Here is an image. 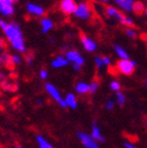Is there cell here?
<instances>
[{"instance_id":"obj_27","label":"cell","mask_w":147,"mask_h":148,"mask_svg":"<svg viewBox=\"0 0 147 148\" xmlns=\"http://www.w3.org/2000/svg\"><path fill=\"white\" fill-rule=\"evenodd\" d=\"M47 76H48L47 70L42 69V70H40V71H39V77H40L41 79H46V78H47Z\"/></svg>"},{"instance_id":"obj_9","label":"cell","mask_w":147,"mask_h":148,"mask_svg":"<svg viewBox=\"0 0 147 148\" xmlns=\"http://www.w3.org/2000/svg\"><path fill=\"white\" fill-rule=\"evenodd\" d=\"M26 9L29 14L34 16H43L44 14H45V10H44L43 7L38 4H34V3H28L26 5Z\"/></svg>"},{"instance_id":"obj_20","label":"cell","mask_w":147,"mask_h":148,"mask_svg":"<svg viewBox=\"0 0 147 148\" xmlns=\"http://www.w3.org/2000/svg\"><path fill=\"white\" fill-rule=\"evenodd\" d=\"M116 100H117V103L120 106H124V103H126V96H124V92H122L120 90L116 92Z\"/></svg>"},{"instance_id":"obj_35","label":"cell","mask_w":147,"mask_h":148,"mask_svg":"<svg viewBox=\"0 0 147 148\" xmlns=\"http://www.w3.org/2000/svg\"><path fill=\"white\" fill-rule=\"evenodd\" d=\"M144 12H145V14H146V16H147V7L144 9Z\"/></svg>"},{"instance_id":"obj_25","label":"cell","mask_w":147,"mask_h":148,"mask_svg":"<svg viewBox=\"0 0 147 148\" xmlns=\"http://www.w3.org/2000/svg\"><path fill=\"white\" fill-rule=\"evenodd\" d=\"M98 88H99V82H98V81H93V82L90 84V92H91V94H94V92H97Z\"/></svg>"},{"instance_id":"obj_1","label":"cell","mask_w":147,"mask_h":148,"mask_svg":"<svg viewBox=\"0 0 147 148\" xmlns=\"http://www.w3.org/2000/svg\"><path fill=\"white\" fill-rule=\"evenodd\" d=\"M1 29L3 30L5 37L10 43L12 49H16V51H20V53H25V39H24V35L20 25L14 23V22H12V23L6 22V24Z\"/></svg>"},{"instance_id":"obj_14","label":"cell","mask_w":147,"mask_h":148,"mask_svg":"<svg viewBox=\"0 0 147 148\" xmlns=\"http://www.w3.org/2000/svg\"><path fill=\"white\" fill-rule=\"evenodd\" d=\"M68 64H69L68 60L65 57H63V56H58L57 58H55V60L52 62V66H53V68H56V69L65 67Z\"/></svg>"},{"instance_id":"obj_7","label":"cell","mask_w":147,"mask_h":148,"mask_svg":"<svg viewBox=\"0 0 147 148\" xmlns=\"http://www.w3.org/2000/svg\"><path fill=\"white\" fill-rule=\"evenodd\" d=\"M65 58L68 60V62H71L72 64L79 65V66H82L84 64V59L81 57V55L78 53L77 51H69L66 53Z\"/></svg>"},{"instance_id":"obj_38","label":"cell","mask_w":147,"mask_h":148,"mask_svg":"<svg viewBox=\"0 0 147 148\" xmlns=\"http://www.w3.org/2000/svg\"><path fill=\"white\" fill-rule=\"evenodd\" d=\"M102 2H107V1H108V0H101Z\"/></svg>"},{"instance_id":"obj_22","label":"cell","mask_w":147,"mask_h":148,"mask_svg":"<svg viewBox=\"0 0 147 148\" xmlns=\"http://www.w3.org/2000/svg\"><path fill=\"white\" fill-rule=\"evenodd\" d=\"M110 88L112 90H114V92H118V90H120V88H122V86H120V83L117 80H113V81H111V83H110Z\"/></svg>"},{"instance_id":"obj_36","label":"cell","mask_w":147,"mask_h":148,"mask_svg":"<svg viewBox=\"0 0 147 148\" xmlns=\"http://www.w3.org/2000/svg\"><path fill=\"white\" fill-rule=\"evenodd\" d=\"M49 42H52V43H53V42H55V39H49Z\"/></svg>"},{"instance_id":"obj_15","label":"cell","mask_w":147,"mask_h":148,"mask_svg":"<svg viewBox=\"0 0 147 148\" xmlns=\"http://www.w3.org/2000/svg\"><path fill=\"white\" fill-rule=\"evenodd\" d=\"M65 102H66L67 107H70L72 109H76L77 108V99H76L75 95L74 94H68L65 98Z\"/></svg>"},{"instance_id":"obj_24","label":"cell","mask_w":147,"mask_h":148,"mask_svg":"<svg viewBox=\"0 0 147 148\" xmlns=\"http://www.w3.org/2000/svg\"><path fill=\"white\" fill-rule=\"evenodd\" d=\"M126 34L130 38H135L137 36V32H136V30H134L133 28H128L126 30Z\"/></svg>"},{"instance_id":"obj_23","label":"cell","mask_w":147,"mask_h":148,"mask_svg":"<svg viewBox=\"0 0 147 148\" xmlns=\"http://www.w3.org/2000/svg\"><path fill=\"white\" fill-rule=\"evenodd\" d=\"M16 0H0V5L3 6H14V2Z\"/></svg>"},{"instance_id":"obj_13","label":"cell","mask_w":147,"mask_h":148,"mask_svg":"<svg viewBox=\"0 0 147 148\" xmlns=\"http://www.w3.org/2000/svg\"><path fill=\"white\" fill-rule=\"evenodd\" d=\"M91 136H92L93 138L96 140V141H100V142H102V143H104V142H105V138H104L103 135L101 134V130H100V127L97 125L96 123H93L92 135H91Z\"/></svg>"},{"instance_id":"obj_12","label":"cell","mask_w":147,"mask_h":148,"mask_svg":"<svg viewBox=\"0 0 147 148\" xmlns=\"http://www.w3.org/2000/svg\"><path fill=\"white\" fill-rule=\"evenodd\" d=\"M40 26H41V32L46 34L54 28V22L48 18H42L40 20Z\"/></svg>"},{"instance_id":"obj_8","label":"cell","mask_w":147,"mask_h":148,"mask_svg":"<svg viewBox=\"0 0 147 148\" xmlns=\"http://www.w3.org/2000/svg\"><path fill=\"white\" fill-rule=\"evenodd\" d=\"M105 12H106V14H107L108 16H110V18H116L117 21L120 22V24L124 25V22H126V16L122 14V12H120V10H117V9L115 8V7H113V6H107L105 8Z\"/></svg>"},{"instance_id":"obj_10","label":"cell","mask_w":147,"mask_h":148,"mask_svg":"<svg viewBox=\"0 0 147 148\" xmlns=\"http://www.w3.org/2000/svg\"><path fill=\"white\" fill-rule=\"evenodd\" d=\"M80 40L82 46L87 51H95L97 49V43L90 37H87V35L81 34L80 35Z\"/></svg>"},{"instance_id":"obj_3","label":"cell","mask_w":147,"mask_h":148,"mask_svg":"<svg viewBox=\"0 0 147 148\" xmlns=\"http://www.w3.org/2000/svg\"><path fill=\"white\" fill-rule=\"evenodd\" d=\"M44 88H45L46 92H47L48 95L51 96V97L53 98V99L55 100V101L57 102L58 104L60 105L62 108H66V107H67L66 102H65V100L62 98L60 92L58 90V88H56L54 84H52V83H45Z\"/></svg>"},{"instance_id":"obj_34","label":"cell","mask_w":147,"mask_h":148,"mask_svg":"<svg viewBox=\"0 0 147 148\" xmlns=\"http://www.w3.org/2000/svg\"><path fill=\"white\" fill-rule=\"evenodd\" d=\"M14 148H23V147H22L21 145H19V144H18V145H16V146H14Z\"/></svg>"},{"instance_id":"obj_5","label":"cell","mask_w":147,"mask_h":148,"mask_svg":"<svg viewBox=\"0 0 147 148\" xmlns=\"http://www.w3.org/2000/svg\"><path fill=\"white\" fill-rule=\"evenodd\" d=\"M77 137H78V139H79V141L81 142V144H82L85 148H100L99 144L97 143V141L91 136V135L85 134V133H82V132H78Z\"/></svg>"},{"instance_id":"obj_26","label":"cell","mask_w":147,"mask_h":148,"mask_svg":"<svg viewBox=\"0 0 147 148\" xmlns=\"http://www.w3.org/2000/svg\"><path fill=\"white\" fill-rule=\"evenodd\" d=\"M95 64H96V66L98 68H101L102 66H104L103 60H102L101 57H96V58H95Z\"/></svg>"},{"instance_id":"obj_21","label":"cell","mask_w":147,"mask_h":148,"mask_svg":"<svg viewBox=\"0 0 147 148\" xmlns=\"http://www.w3.org/2000/svg\"><path fill=\"white\" fill-rule=\"evenodd\" d=\"M9 62L12 63L14 65H18L22 62V58L21 56L18 55V53H14V55L10 56V58H9Z\"/></svg>"},{"instance_id":"obj_39","label":"cell","mask_w":147,"mask_h":148,"mask_svg":"<svg viewBox=\"0 0 147 148\" xmlns=\"http://www.w3.org/2000/svg\"><path fill=\"white\" fill-rule=\"evenodd\" d=\"M0 14H1V5H0Z\"/></svg>"},{"instance_id":"obj_32","label":"cell","mask_w":147,"mask_h":148,"mask_svg":"<svg viewBox=\"0 0 147 148\" xmlns=\"http://www.w3.org/2000/svg\"><path fill=\"white\" fill-rule=\"evenodd\" d=\"M72 66H73V69L75 70V71H79V70H80V66H79V65L72 64Z\"/></svg>"},{"instance_id":"obj_28","label":"cell","mask_w":147,"mask_h":148,"mask_svg":"<svg viewBox=\"0 0 147 148\" xmlns=\"http://www.w3.org/2000/svg\"><path fill=\"white\" fill-rule=\"evenodd\" d=\"M114 106H115V103L112 100H109V101L106 103V109H108V110H112V109L114 108Z\"/></svg>"},{"instance_id":"obj_4","label":"cell","mask_w":147,"mask_h":148,"mask_svg":"<svg viewBox=\"0 0 147 148\" xmlns=\"http://www.w3.org/2000/svg\"><path fill=\"white\" fill-rule=\"evenodd\" d=\"M73 14L76 18H80V20H87L91 16V7L90 5L85 2H81L77 4L75 12Z\"/></svg>"},{"instance_id":"obj_19","label":"cell","mask_w":147,"mask_h":148,"mask_svg":"<svg viewBox=\"0 0 147 148\" xmlns=\"http://www.w3.org/2000/svg\"><path fill=\"white\" fill-rule=\"evenodd\" d=\"M144 9H145V6L142 2L140 1H137V2H134V5H133V12H136L137 14H141L144 12Z\"/></svg>"},{"instance_id":"obj_29","label":"cell","mask_w":147,"mask_h":148,"mask_svg":"<svg viewBox=\"0 0 147 148\" xmlns=\"http://www.w3.org/2000/svg\"><path fill=\"white\" fill-rule=\"evenodd\" d=\"M102 60H103V64L105 65V66H108V65H110V63H111L110 58H108V57H103V58H102Z\"/></svg>"},{"instance_id":"obj_37","label":"cell","mask_w":147,"mask_h":148,"mask_svg":"<svg viewBox=\"0 0 147 148\" xmlns=\"http://www.w3.org/2000/svg\"><path fill=\"white\" fill-rule=\"evenodd\" d=\"M145 40H146V43H147V33L145 34Z\"/></svg>"},{"instance_id":"obj_30","label":"cell","mask_w":147,"mask_h":148,"mask_svg":"<svg viewBox=\"0 0 147 148\" xmlns=\"http://www.w3.org/2000/svg\"><path fill=\"white\" fill-rule=\"evenodd\" d=\"M26 61H27V63L29 65H32L33 64V57H32V55H28L27 57H26Z\"/></svg>"},{"instance_id":"obj_11","label":"cell","mask_w":147,"mask_h":148,"mask_svg":"<svg viewBox=\"0 0 147 148\" xmlns=\"http://www.w3.org/2000/svg\"><path fill=\"white\" fill-rule=\"evenodd\" d=\"M122 10L126 12H133V5H134V0H113Z\"/></svg>"},{"instance_id":"obj_6","label":"cell","mask_w":147,"mask_h":148,"mask_svg":"<svg viewBox=\"0 0 147 148\" xmlns=\"http://www.w3.org/2000/svg\"><path fill=\"white\" fill-rule=\"evenodd\" d=\"M76 6H77V4L75 3L74 0H61L60 5H59L60 10L66 16L73 14V12L76 9Z\"/></svg>"},{"instance_id":"obj_33","label":"cell","mask_w":147,"mask_h":148,"mask_svg":"<svg viewBox=\"0 0 147 148\" xmlns=\"http://www.w3.org/2000/svg\"><path fill=\"white\" fill-rule=\"evenodd\" d=\"M4 82V74L0 73V84H2Z\"/></svg>"},{"instance_id":"obj_41","label":"cell","mask_w":147,"mask_h":148,"mask_svg":"<svg viewBox=\"0 0 147 148\" xmlns=\"http://www.w3.org/2000/svg\"><path fill=\"white\" fill-rule=\"evenodd\" d=\"M146 86H147V80H146Z\"/></svg>"},{"instance_id":"obj_16","label":"cell","mask_w":147,"mask_h":148,"mask_svg":"<svg viewBox=\"0 0 147 148\" xmlns=\"http://www.w3.org/2000/svg\"><path fill=\"white\" fill-rule=\"evenodd\" d=\"M36 142H37V144H38L39 148H54V146L52 145L42 135H37Z\"/></svg>"},{"instance_id":"obj_31","label":"cell","mask_w":147,"mask_h":148,"mask_svg":"<svg viewBox=\"0 0 147 148\" xmlns=\"http://www.w3.org/2000/svg\"><path fill=\"white\" fill-rule=\"evenodd\" d=\"M124 148H137L135 145H133L132 143H129V142H124Z\"/></svg>"},{"instance_id":"obj_17","label":"cell","mask_w":147,"mask_h":148,"mask_svg":"<svg viewBox=\"0 0 147 148\" xmlns=\"http://www.w3.org/2000/svg\"><path fill=\"white\" fill-rule=\"evenodd\" d=\"M75 90L80 94V95H83V94H87V92H90V84H87V82H78L77 84L75 86Z\"/></svg>"},{"instance_id":"obj_18","label":"cell","mask_w":147,"mask_h":148,"mask_svg":"<svg viewBox=\"0 0 147 148\" xmlns=\"http://www.w3.org/2000/svg\"><path fill=\"white\" fill-rule=\"evenodd\" d=\"M114 51H116V55L118 56V58L122 59V60H126V59H129V55L126 53V51L120 45H115L114 46Z\"/></svg>"},{"instance_id":"obj_2","label":"cell","mask_w":147,"mask_h":148,"mask_svg":"<svg viewBox=\"0 0 147 148\" xmlns=\"http://www.w3.org/2000/svg\"><path fill=\"white\" fill-rule=\"evenodd\" d=\"M136 62L135 61H131L129 59H126V60H120L116 63V69L120 73L124 74V75H132L135 71L136 67Z\"/></svg>"},{"instance_id":"obj_40","label":"cell","mask_w":147,"mask_h":148,"mask_svg":"<svg viewBox=\"0 0 147 148\" xmlns=\"http://www.w3.org/2000/svg\"><path fill=\"white\" fill-rule=\"evenodd\" d=\"M146 127H147V120H146Z\"/></svg>"}]
</instances>
